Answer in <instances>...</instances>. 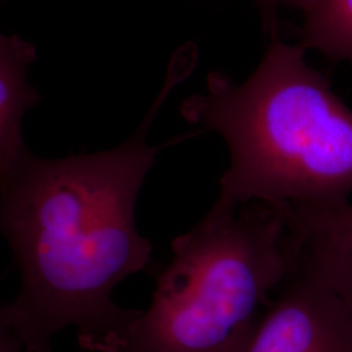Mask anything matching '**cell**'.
Here are the masks:
<instances>
[{"mask_svg": "<svg viewBox=\"0 0 352 352\" xmlns=\"http://www.w3.org/2000/svg\"><path fill=\"white\" fill-rule=\"evenodd\" d=\"M177 78L170 75L138 129L110 151L46 160L30 155L0 183V226L21 276V291L0 325L26 346L52 352V337L75 327L81 349L107 352L135 309L113 289L153 266L151 241L136 227V202L164 146L148 131Z\"/></svg>", "mask_w": 352, "mask_h": 352, "instance_id": "6da1fadb", "label": "cell"}, {"mask_svg": "<svg viewBox=\"0 0 352 352\" xmlns=\"http://www.w3.org/2000/svg\"><path fill=\"white\" fill-rule=\"evenodd\" d=\"M305 51L274 36L245 81L213 72L182 104L188 122L221 135L230 151L214 209L350 201L352 110Z\"/></svg>", "mask_w": 352, "mask_h": 352, "instance_id": "7a4b0ae2", "label": "cell"}, {"mask_svg": "<svg viewBox=\"0 0 352 352\" xmlns=\"http://www.w3.org/2000/svg\"><path fill=\"white\" fill-rule=\"evenodd\" d=\"M171 250L151 307L107 352L243 351L302 247L283 208L248 202L212 208Z\"/></svg>", "mask_w": 352, "mask_h": 352, "instance_id": "3957f363", "label": "cell"}, {"mask_svg": "<svg viewBox=\"0 0 352 352\" xmlns=\"http://www.w3.org/2000/svg\"><path fill=\"white\" fill-rule=\"evenodd\" d=\"M241 352H352L351 309L298 264Z\"/></svg>", "mask_w": 352, "mask_h": 352, "instance_id": "277c9868", "label": "cell"}, {"mask_svg": "<svg viewBox=\"0 0 352 352\" xmlns=\"http://www.w3.org/2000/svg\"><path fill=\"white\" fill-rule=\"evenodd\" d=\"M285 209L300 240L299 264L352 312V202Z\"/></svg>", "mask_w": 352, "mask_h": 352, "instance_id": "5b68a950", "label": "cell"}, {"mask_svg": "<svg viewBox=\"0 0 352 352\" xmlns=\"http://www.w3.org/2000/svg\"><path fill=\"white\" fill-rule=\"evenodd\" d=\"M36 49L19 36L0 38V183L7 182L32 155L23 135L26 111L41 97L29 82Z\"/></svg>", "mask_w": 352, "mask_h": 352, "instance_id": "8992f818", "label": "cell"}, {"mask_svg": "<svg viewBox=\"0 0 352 352\" xmlns=\"http://www.w3.org/2000/svg\"><path fill=\"white\" fill-rule=\"evenodd\" d=\"M302 14V49L352 63V0H314Z\"/></svg>", "mask_w": 352, "mask_h": 352, "instance_id": "52a82bcc", "label": "cell"}, {"mask_svg": "<svg viewBox=\"0 0 352 352\" xmlns=\"http://www.w3.org/2000/svg\"><path fill=\"white\" fill-rule=\"evenodd\" d=\"M263 16L265 28L276 36V20L279 8H294L304 12L314 0H253Z\"/></svg>", "mask_w": 352, "mask_h": 352, "instance_id": "ba28073f", "label": "cell"}, {"mask_svg": "<svg viewBox=\"0 0 352 352\" xmlns=\"http://www.w3.org/2000/svg\"><path fill=\"white\" fill-rule=\"evenodd\" d=\"M0 352H38L30 350L11 329L0 325Z\"/></svg>", "mask_w": 352, "mask_h": 352, "instance_id": "9c48e42d", "label": "cell"}]
</instances>
